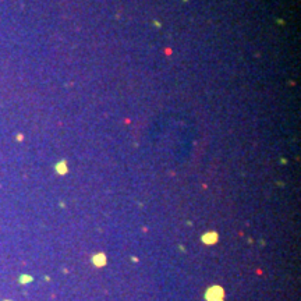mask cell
I'll list each match as a JSON object with an SVG mask.
<instances>
[{
    "label": "cell",
    "instance_id": "obj_1",
    "mask_svg": "<svg viewBox=\"0 0 301 301\" xmlns=\"http://www.w3.org/2000/svg\"><path fill=\"white\" fill-rule=\"evenodd\" d=\"M206 301H225V290L220 286H212L205 293Z\"/></svg>",
    "mask_w": 301,
    "mask_h": 301
},
{
    "label": "cell",
    "instance_id": "obj_3",
    "mask_svg": "<svg viewBox=\"0 0 301 301\" xmlns=\"http://www.w3.org/2000/svg\"><path fill=\"white\" fill-rule=\"evenodd\" d=\"M216 240H217V236H216V233H213V231H211V233H208V234H205L204 237H202V241L204 243H206V244H213Z\"/></svg>",
    "mask_w": 301,
    "mask_h": 301
},
{
    "label": "cell",
    "instance_id": "obj_2",
    "mask_svg": "<svg viewBox=\"0 0 301 301\" xmlns=\"http://www.w3.org/2000/svg\"><path fill=\"white\" fill-rule=\"evenodd\" d=\"M106 257H105V254H96L94 258H92V262H94V265L95 266H98V268H100V266H103L105 264H106Z\"/></svg>",
    "mask_w": 301,
    "mask_h": 301
},
{
    "label": "cell",
    "instance_id": "obj_4",
    "mask_svg": "<svg viewBox=\"0 0 301 301\" xmlns=\"http://www.w3.org/2000/svg\"><path fill=\"white\" fill-rule=\"evenodd\" d=\"M32 276H29V275H21V278H20V283L21 284H25V283H29V282H32Z\"/></svg>",
    "mask_w": 301,
    "mask_h": 301
},
{
    "label": "cell",
    "instance_id": "obj_5",
    "mask_svg": "<svg viewBox=\"0 0 301 301\" xmlns=\"http://www.w3.org/2000/svg\"><path fill=\"white\" fill-rule=\"evenodd\" d=\"M4 301H10V300H4Z\"/></svg>",
    "mask_w": 301,
    "mask_h": 301
}]
</instances>
